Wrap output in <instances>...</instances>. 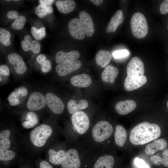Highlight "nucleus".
Returning <instances> with one entry per match:
<instances>
[{
  "label": "nucleus",
  "instance_id": "49530a36",
  "mask_svg": "<svg viewBox=\"0 0 168 168\" xmlns=\"http://www.w3.org/2000/svg\"><path fill=\"white\" fill-rule=\"evenodd\" d=\"M46 57L44 54L39 55L36 58L37 62L40 65L42 64L45 60Z\"/></svg>",
  "mask_w": 168,
  "mask_h": 168
},
{
  "label": "nucleus",
  "instance_id": "cd10ccee",
  "mask_svg": "<svg viewBox=\"0 0 168 168\" xmlns=\"http://www.w3.org/2000/svg\"><path fill=\"white\" fill-rule=\"evenodd\" d=\"M10 131L8 129L2 130L0 133V149H8L11 146L9 139Z\"/></svg>",
  "mask_w": 168,
  "mask_h": 168
},
{
  "label": "nucleus",
  "instance_id": "7c9ffc66",
  "mask_svg": "<svg viewBox=\"0 0 168 168\" xmlns=\"http://www.w3.org/2000/svg\"><path fill=\"white\" fill-rule=\"evenodd\" d=\"M10 32L3 28H0V42L6 46L10 45L11 43Z\"/></svg>",
  "mask_w": 168,
  "mask_h": 168
},
{
  "label": "nucleus",
  "instance_id": "f3484780",
  "mask_svg": "<svg viewBox=\"0 0 168 168\" xmlns=\"http://www.w3.org/2000/svg\"><path fill=\"white\" fill-rule=\"evenodd\" d=\"M167 146L166 141L164 139L155 140L151 143L147 145L145 148V152L147 155L155 154L158 150L161 151L165 149Z\"/></svg>",
  "mask_w": 168,
  "mask_h": 168
},
{
  "label": "nucleus",
  "instance_id": "de8ad7c7",
  "mask_svg": "<svg viewBox=\"0 0 168 168\" xmlns=\"http://www.w3.org/2000/svg\"><path fill=\"white\" fill-rule=\"evenodd\" d=\"M54 0H40L39 2L40 4L43 5L45 6H49L51 5L54 2Z\"/></svg>",
  "mask_w": 168,
  "mask_h": 168
},
{
  "label": "nucleus",
  "instance_id": "603ef678",
  "mask_svg": "<svg viewBox=\"0 0 168 168\" xmlns=\"http://www.w3.org/2000/svg\"><path fill=\"white\" fill-rule=\"evenodd\" d=\"M1 80H2V79L1 78V77H0V81H1Z\"/></svg>",
  "mask_w": 168,
  "mask_h": 168
},
{
  "label": "nucleus",
  "instance_id": "8fccbe9b",
  "mask_svg": "<svg viewBox=\"0 0 168 168\" xmlns=\"http://www.w3.org/2000/svg\"><path fill=\"white\" fill-rule=\"evenodd\" d=\"M24 40L25 41H28L31 43V38L30 36L29 35H25L24 38Z\"/></svg>",
  "mask_w": 168,
  "mask_h": 168
},
{
  "label": "nucleus",
  "instance_id": "412c9836",
  "mask_svg": "<svg viewBox=\"0 0 168 168\" xmlns=\"http://www.w3.org/2000/svg\"><path fill=\"white\" fill-rule=\"evenodd\" d=\"M124 20V16L122 11H117L112 17L107 27V32L110 33L115 31L118 26L122 23Z\"/></svg>",
  "mask_w": 168,
  "mask_h": 168
},
{
  "label": "nucleus",
  "instance_id": "f8f14e48",
  "mask_svg": "<svg viewBox=\"0 0 168 168\" xmlns=\"http://www.w3.org/2000/svg\"><path fill=\"white\" fill-rule=\"evenodd\" d=\"M82 63L79 60H76L64 64H59L56 66V70L61 77L66 76L79 68Z\"/></svg>",
  "mask_w": 168,
  "mask_h": 168
},
{
  "label": "nucleus",
  "instance_id": "79ce46f5",
  "mask_svg": "<svg viewBox=\"0 0 168 168\" xmlns=\"http://www.w3.org/2000/svg\"><path fill=\"white\" fill-rule=\"evenodd\" d=\"M0 74L8 76L10 75V70L8 67L5 65H2L0 66Z\"/></svg>",
  "mask_w": 168,
  "mask_h": 168
},
{
  "label": "nucleus",
  "instance_id": "2f4dec72",
  "mask_svg": "<svg viewBox=\"0 0 168 168\" xmlns=\"http://www.w3.org/2000/svg\"><path fill=\"white\" fill-rule=\"evenodd\" d=\"M46 29L44 27H42L39 29L35 27L32 26L31 29V33L36 40H40L46 36Z\"/></svg>",
  "mask_w": 168,
  "mask_h": 168
},
{
  "label": "nucleus",
  "instance_id": "bb28decb",
  "mask_svg": "<svg viewBox=\"0 0 168 168\" xmlns=\"http://www.w3.org/2000/svg\"><path fill=\"white\" fill-rule=\"evenodd\" d=\"M162 156L161 157L157 155H153L151 157L150 160L154 165L159 166L162 164L166 167H168V149L163 152Z\"/></svg>",
  "mask_w": 168,
  "mask_h": 168
},
{
  "label": "nucleus",
  "instance_id": "b1692460",
  "mask_svg": "<svg viewBox=\"0 0 168 168\" xmlns=\"http://www.w3.org/2000/svg\"><path fill=\"white\" fill-rule=\"evenodd\" d=\"M114 139L116 144L120 147H123L126 141L127 134L125 129L121 125H117L115 128Z\"/></svg>",
  "mask_w": 168,
  "mask_h": 168
},
{
  "label": "nucleus",
  "instance_id": "aec40b11",
  "mask_svg": "<svg viewBox=\"0 0 168 168\" xmlns=\"http://www.w3.org/2000/svg\"><path fill=\"white\" fill-rule=\"evenodd\" d=\"M119 73L118 68L111 65H107L105 67L101 73V78L103 81L114 83L115 78Z\"/></svg>",
  "mask_w": 168,
  "mask_h": 168
},
{
  "label": "nucleus",
  "instance_id": "0eeeda50",
  "mask_svg": "<svg viewBox=\"0 0 168 168\" xmlns=\"http://www.w3.org/2000/svg\"><path fill=\"white\" fill-rule=\"evenodd\" d=\"M61 165V168H79L81 161L77 151L74 148L68 150Z\"/></svg>",
  "mask_w": 168,
  "mask_h": 168
},
{
  "label": "nucleus",
  "instance_id": "c9c22d12",
  "mask_svg": "<svg viewBox=\"0 0 168 168\" xmlns=\"http://www.w3.org/2000/svg\"><path fill=\"white\" fill-rule=\"evenodd\" d=\"M129 54L128 51L126 49L117 50L114 52L113 56L115 58H120L125 57Z\"/></svg>",
  "mask_w": 168,
  "mask_h": 168
},
{
  "label": "nucleus",
  "instance_id": "a878e982",
  "mask_svg": "<svg viewBox=\"0 0 168 168\" xmlns=\"http://www.w3.org/2000/svg\"><path fill=\"white\" fill-rule=\"evenodd\" d=\"M65 153V151L63 150H60L56 152L52 149H50L48 151L49 161L54 165H60Z\"/></svg>",
  "mask_w": 168,
  "mask_h": 168
},
{
  "label": "nucleus",
  "instance_id": "ddd939ff",
  "mask_svg": "<svg viewBox=\"0 0 168 168\" xmlns=\"http://www.w3.org/2000/svg\"><path fill=\"white\" fill-rule=\"evenodd\" d=\"M79 19L81 22L85 34L87 37L92 36L94 32V26L92 19L87 12H81L79 15Z\"/></svg>",
  "mask_w": 168,
  "mask_h": 168
},
{
  "label": "nucleus",
  "instance_id": "dca6fc26",
  "mask_svg": "<svg viewBox=\"0 0 168 168\" xmlns=\"http://www.w3.org/2000/svg\"><path fill=\"white\" fill-rule=\"evenodd\" d=\"M136 106L137 104L134 101L128 100L117 103L115 106V109L119 114L124 115L132 111Z\"/></svg>",
  "mask_w": 168,
  "mask_h": 168
},
{
  "label": "nucleus",
  "instance_id": "ea45409f",
  "mask_svg": "<svg viewBox=\"0 0 168 168\" xmlns=\"http://www.w3.org/2000/svg\"><path fill=\"white\" fill-rule=\"evenodd\" d=\"M160 11L162 14L168 12V0H165L162 2L160 7Z\"/></svg>",
  "mask_w": 168,
  "mask_h": 168
},
{
  "label": "nucleus",
  "instance_id": "a19ab883",
  "mask_svg": "<svg viewBox=\"0 0 168 168\" xmlns=\"http://www.w3.org/2000/svg\"><path fill=\"white\" fill-rule=\"evenodd\" d=\"M20 96L22 97L26 96L28 93L27 89L24 87H20L15 90Z\"/></svg>",
  "mask_w": 168,
  "mask_h": 168
},
{
  "label": "nucleus",
  "instance_id": "7ed1b4c3",
  "mask_svg": "<svg viewBox=\"0 0 168 168\" xmlns=\"http://www.w3.org/2000/svg\"><path fill=\"white\" fill-rule=\"evenodd\" d=\"M52 130L48 125L42 124L31 131L30 138L32 144L37 147H41L45 144L51 135Z\"/></svg>",
  "mask_w": 168,
  "mask_h": 168
},
{
  "label": "nucleus",
  "instance_id": "423d86ee",
  "mask_svg": "<svg viewBox=\"0 0 168 168\" xmlns=\"http://www.w3.org/2000/svg\"><path fill=\"white\" fill-rule=\"evenodd\" d=\"M144 67L142 61L138 57H133L127 66V76L131 77H140L144 75Z\"/></svg>",
  "mask_w": 168,
  "mask_h": 168
},
{
  "label": "nucleus",
  "instance_id": "4468645a",
  "mask_svg": "<svg viewBox=\"0 0 168 168\" xmlns=\"http://www.w3.org/2000/svg\"><path fill=\"white\" fill-rule=\"evenodd\" d=\"M80 56L79 53L76 50L67 52L60 51L56 53L55 60L58 64H64L76 60Z\"/></svg>",
  "mask_w": 168,
  "mask_h": 168
},
{
  "label": "nucleus",
  "instance_id": "9d476101",
  "mask_svg": "<svg viewBox=\"0 0 168 168\" xmlns=\"http://www.w3.org/2000/svg\"><path fill=\"white\" fill-rule=\"evenodd\" d=\"M68 27L71 35L74 39L82 40L85 37V33L81 22L78 18H74L69 22Z\"/></svg>",
  "mask_w": 168,
  "mask_h": 168
},
{
  "label": "nucleus",
  "instance_id": "e433bc0d",
  "mask_svg": "<svg viewBox=\"0 0 168 168\" xmlns=\"http://www.w3.org/2000/svg\"><path fill=\"white\" fill-rule=\"evenodd\" d=\"M134 163L138 168H150L149 165L144 160L139 158L134 159Z\"/></svg>",
  "mask_w": 168,
  "mask_h": 168
},
{
  "label": "nucleus",
  "instance_id": "1a4fd4ad",
  "mask_svg": "<svg viewBox=\"0 0 168 168\" xmlns=\"http://www.w3.org/2000/svg\"><path fill=\"white\" fill-rule=\"evenodd\" d=\"M46 104L45 99L43 95L40 92H34L30 96L26 105L29 110L36 111L43 108Z\"/></svg>",
  "mask_w": 168,
  "mask_h": 168
},
{
  "label": "nucleus",
  "instance_id": "58836bf2",
  "mask_svg": "<svg viewBox=\"0 0 168 168\" xmlns=\"http://www.w3.org/2000/svg\"><path fill=\"white\" fill-rule=\"evenodd\" d=\"M40 66L41 70L42 72L44 73L48 72L51 69V63L49 60H45L44 63Z\"/></svg>",
  "mask_w": 168,
  "mask_h": 168
},
{
  "label": "nucleus",
  "instance_id": "c85d7f7f",
  "mask_svg": "<svg viewBox=\"0 0 168 168\" xmlns=\"http://www.w3.org/2000/svg\"><path fill=\"white\" fill-rule=\"evenodd\" d=\"M53 11V8L51 6H47L40 4L35 8L36 15L40 18L45 17L48 14H51Z\"/></svg>",
  "mask_w": 168,
  "mask_h": 168
},
{
  "label": "nucleus",
  "instance_id": "09e8293b",
  "mask_svg": "<svg viewBox=\"0 0 168 168\" xmlns=\"http://www.w3.org/2000/svg\"><path fill=\"white\" fill-rule=\"evenodd\" d=\"M91 2L94 5L96 6H99L103 2L102 0H91Z\"/></svg>",
  "mask_w": 168,
  "mask_h": 168
},
{
  "label": "nucleus",
  "instance_id": "6ab92c4d",
  "mask_svg": "<svg viewBox=\"0 0 168 168\" xmlns=\"http://www.w3.org/2000/svg\"><path fill=\"white\" fill-rule=\"evenodd\" d=\"M88 106V103L85 99L77 100L70 99L67 104V107L69 113L72 114L80 110L86 108Z\"/></svg>",
  "mask_w": 168,
  "mask_h": 168
},
{
  "label": "nucleus",
  "instance_id": "9b49d317",
  "mask_svg": "<svg viewBox=\"0 0 168 168\" xmlns=\"http://www.w3.org/2000/svg\"><path fill=\"white\" fill-rule=\"evenodd\" d=\"M10 64L14 66L16 72L18 74H22L27 70L26 65L22 58L17 53H12L7 57Z\"/></svg>",
  "mask_w": 168,
  "mask_h": 168
},
{
  "label": "nucleus",
  "instance_id": "864d4df0",
  "mask_svg": "<svg viewBox=\"0 0 168 168\" xmlns=\"http://www.w3.org/2000/svg\"></svg>",
  "mask_w": 168,
  "mask_h": 168
},
{
  "label": "nucleus",
  "instance_id": "a211bd4d",
  "mask_svg": "<svg viewBox=\"0 0 168 168\" xmlns=\"http://www.w3.org/2000/svg\"><path fill=\"white\" fill-rule=\"evenodd\" d=\"M70 81L72 85L79 87H88L92 83V80L90 76L86 74L73 76L71 78Z\"/></svg>",
  "mask_w": 168,
  "mask_h": 168
},
{
  "label": "nucleus",
  "instance_id": "72a5a7b5",
  "mask_svg": "<svg viewBox=\"0 0 168 168\" xmlns=\"http://www.w3.org/2000/svg\"><path fill=\"white\" fill-rule=\"evenodd\" d=\"M20 96L15 91L12 92L8 97L9 103L12 106L17 105L19 104Z\"/></svg>",
  "mask_w": 168,
  "mask_h": 168
},
{
  "label": "nucleus",
  "instance_id": "4be33fe9",
  "mask_svg": "<svg viewBox=\"0 0 168 168\" xmlns=\"http://www.w3.org/2000/svg\"><path fill=\"white\" fill-rule=\"evenodd\" d=\"M112 58L111 54L109 51L101 50L96 54L95 60L96 63L102 68L106 67Z\"/></svg>",
  "mask_w": 168,
  "mask_h": 168
},
{
  "label": "nucleus",
  "instance_id": "4c0bfd02",
  "mask_svg": "<svg viewBox=\"0 0 168 168\" xmlns=\"http://www.w3.org/2000/svg\"><path fill=\"white\" fill-rule=\"evenodd\" d=\"M40 44L37 40H33L31 43V48L30 50L34 54L39 53L40 51Z\"/></svg>",
  "mask_w": 168,
  "mask_h": 168
},
{
  "label": "nucleus",
  "instance_id": "39448f33",
  "mask_svg": "<svg viewBox=\"0 0 168 168\" xmlns=\"http://www.w3.org/2000/svg\"><path fill=\"white\" fill-rule=\"evenodd\" d=\"M72 122L74 129L81 134H84L88 129L90 121L87 115L82 111H78L72 115Z\"/></svg>",
  "mask_w": 168,
  "mask_h": 168
},
{
  "label": "nucleus",
  "instance_id": "f257e3e1",
  "mask_svg": "<svg viewBox=\"0 0 168 168\" xmlns=\"http://www.w3.org/2000/svg\"><path fill=\"white\" fill-rule=\"evenodd\" d=\"M161 134L158 125L144 122L139 124L131 130L129 140L134 145H143L158 138Z\"/></svg>",
  "mask_w": 168,
  "mask_h": 168
},
{
  "label": "nucleus",
  "instance_id": "5701e85b",
  "mask_svg": "<svg viewBox=\"0 0 168 168\" xmlns=\"http://www.w3.org/2000/svg\"><path fill=\"white\" fill-rule=\"evenodd\" d=\"M55 5L59 12L63 14H68L74 10L76 3L73 0H58Z\"/></svg>",
  "mask_w": 168,
  "mask_h": 168
},
{
  "label": "nucleus",
  "instance_id": "a18cd8bd",
  "mask_svg": "<svg viewBox=\"0 0 168 168\" xmlns=\"http://www.w3.org/2000/svg\"><path fill=\"white\" fill-rule=\"evenodd\" d=\"M39 167V168H53L48 161L44 160L40 162Z\"/></svg>",
  "mask_w": 168,
  "mask_h": 168
},
{
  "label": "nucleus",
  "instance_id": "6e6552de",
  "mask_svg": "<svg viewBox=\"0 0 168 168\" xmlns=\"http://www.w3.org/2000/svg\"><path fill=\"white\" fill-rule=\"evenodd\" d=\"M46 104L54 113L60 114L63 111L64 105L62 100L55 94L48 93L45 95Z\"/></svg>",
  "mask_w": 168,
  "mask_h": 168
},
{
  "label": "nucleus",
  "instance_id": "37998d69",
  "mask_svg": "<svg viewBox=\"0 0 168 168\" xmlns=\"http://www.w3.org/2000/svg\"><path fill=\"white\" fill-rule=\"evenodd\" d=\"M21 44L23 50L25 51L30 50L31 48V43L28 41L22 40Z\"/></svg>",
  "mask_w": 168,
  "mask_h": 168
},
{
  "label": "nucleus",
  "instance_id": "393cba45",
  "mask_svg": "<svg viewBox=\"0 0 168 168\" xmlns=\"http://www.w3.org/2000/svg\"><path fill=\"white\" fill-rule=\"evenodd\" d=\"M114 163V159L112 156L105 155L98 159L93 168H113Z\"/></svg>",
  "mask_w": 168,
  "mask_h": 168
},
{
  "label": "nucleus",
  "instance_id": "c756f323",
  "mask_svg": "<svg viewBox=\"0 0 168 168\" xmlns=\"http://www.w3.org/2000/svg\"><path fill=\"white\" fill-rule=\"evenodd\" d=\"M16 156L13 151L8 149H0V160L5 165L9 164V161L13 159Z\"/></svg>",
  "mask_w": 168,
  "mask_h": 168
},
{
  "label": "nucleus",
  "instance_id": "f704fd0d",
  "mask_svg": "<svg viewBox=\"0 0 168 168\" xmlns=\"http://www.w3.org/2000/svg\"><path fill=\"white\" fill-rule=\"evenodd\" d=\"M38 122L37 116H36L29 120L26 121L23 123V126L26 128H30L33 127Z\"/></svg>",
  "mask_w": 168,
  "mask_h": 168
},
{
  "label": "nucleus",
  "instance_id": "f03ea898",
  "mask_svg": "<svg viewBox=\"0 0 168 168\" xmlns=\"http://www.w3.org/2000/svg\"><path fill=\"white\" fill-rule=\"evenodd\" d=\"M130 25L132 33L136 38L142 39L147 35L148 26L146 18L142 13H134L131 17Z\"/></svg>",
  "mask_w": 168,
  "mask_h": 168
},
{
  "label": "nucleus",
  "instance_id": "2eb2a0df",
  "mask_svg": "<svg viewBox=\"0 0 168 168\" xmlns=\"http://www.w3.org/2000/svg\"><path fill=\"white\" fill-rule=\"evenodd\" d=\"M147 81V77L145 75L137 77L127 76L124 81V87L127 91H132L141 87Z\"/></svg>",
  "mask_w": 168,
  "mask_h": 168
},
{
  "label": "nucleus",
  "instance_id": "c03bdc74",
  "mask_svg": "<svg viewBox=\"0 0 168 168\" xmlns=\"http://www.w3.org/2000/svg\"><path fill=\"white\" fill-rule=\"evenodd\" d=\"M18 12L15 11H10L7 13V16L9 19H16L18 16Z\"/></svg>",
  "mask_w": 168,
  "mask_h": 168
},
{
  "label": "nucleus",
  "instance_id": "20e7f679",
  "mask_svg": "<svg viewBox=\"0 0 168 168\" xmlns=\"http://www.w3.org/2000/svg\"><path fill=\"white\" fill-rule=\"evenodd\" d=\"M113 132L111 124L105 121H101L93 127L92 134L94 140L97 142H101L109 138Z\"/></svg>",
  "mask_w": 168,
  "mask_h": 168
},
{
  "label": "nucleus",
  "instance_id": "3c124183",
  "mask_svg": "<svg viewBox=\"0 0 168 168\" xmlns=\"http://www.w3.org/2000/svg\"><path fill=\"white\" fill-rule=\"evenodd\" d=\"M167 107L168 108V101L167 102Z\"/></svg>",
  "mask_w": 168,
  "mask_h": 168
},
{
  "label": "nucleus",
  "instance_id": "473e14b6",
  "mask_svg": "<svg viewBox=\"0 0 168 168\" xmlns=\"http://www.w3.org/2000/svg\"><path fill=\"white\" fill-rule=\"evenodd\" d=\"M26 20L24 16H19L15 19V21L12 24V26L14 29L21 30L23 27Z\"/></svg>",
  "mask_w": 168,
  "mask_h": 168
}]
</instances>
